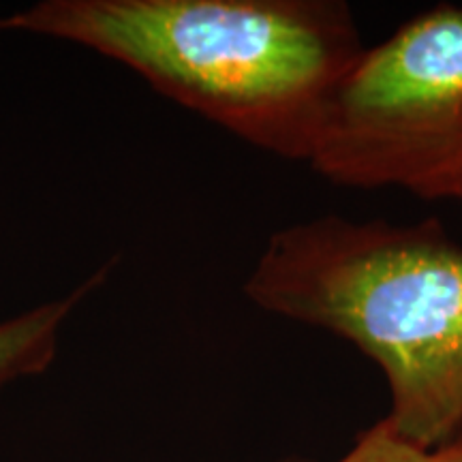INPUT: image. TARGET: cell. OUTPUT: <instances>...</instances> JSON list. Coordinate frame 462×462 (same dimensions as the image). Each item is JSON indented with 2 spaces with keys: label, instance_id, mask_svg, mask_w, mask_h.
<instances>
[{
  "label": "cell",
  "instance_id": "obj_1",
  "mask_svg": "<svg viewBox=\"0 0 462 462\" xmlns=\"http://www.w3.org/2000/svg\"><path fill=\"white\" fill-rule=\"evenodd\" d=\"M0 31L97 50L251 146L304 163L368 50L343 0H48Z\"/></svg>",
  "mask_w": 462,
  "mask_h": 462
},
{
  "label": "cell",
  "instance_id": "obj_2",
  "mask_svg": "<svg viewBox=\"0 0 462 462\" xmlns=\"http://www.w3.org/2000/svg\"><path fill=\"white\" fill-rule=\"evenodd\" d=\"M245 291L371 357L388 381L385 420L409 441L437 448L462 432V246L441 223L291 225L270 236Z\"/></svg>",
  "mask_w": 462,
  "mask_h": 462
},
{
  "label": "cell",
  "instance_id": "obj_3",
  "mask_svg": "<svg viewBox=\"0 0 462 462\" xmlns=\"http://www.w3.org/2000/svg\"><path fill=\"white\" fill-rule=\"evenodd\" d=\"M309 165L338 187L462 204V7L437 5L366 50Z\"/></svg>",
  "mask_w": 462,
  "mask_h": 462
},
{
  "label": "cell",
  "instance_id": "obj_4",
  "mask_svg": "<svg viewBox=\"0 0 462 462\" xmlns=\"http://www.w3.org/2000/svg\"><path fill=\"white\" fill-rule=\"evenodd\" d=\"M112 268V263H106L67 298L45 302L0 323V390L11 381L48 371L56 357L60 326L75 306L106 282Z\"/></svg>",
  "mask_w": 462,
  "mask_h": 462
},
{
  "label": "cell",
  "instance_id": "obj_5",
  "mask_svg": "<svg viewBox=\"0 0 462 462\" xmlns=\"http://www.w3.org/2000/svg\"><path fill=\"white\" fill-rule=\"evenodd\" d=\"M337 462H462V432L441 446L424 448L383 418L360 432L354 448Z\"/></svg>",
  "mask_w": 462,
  "mask_h": 462
}]
</instances>
